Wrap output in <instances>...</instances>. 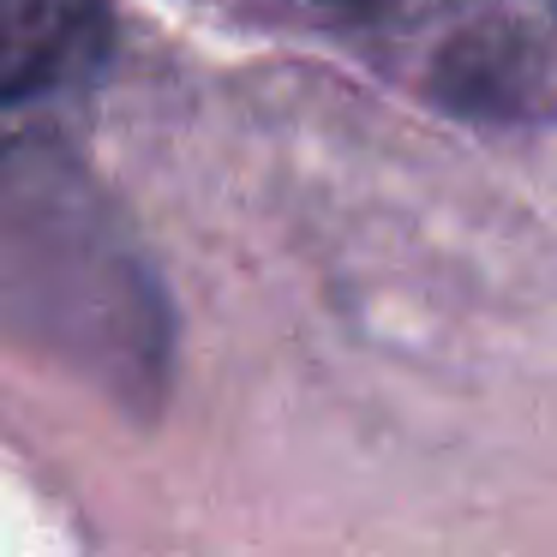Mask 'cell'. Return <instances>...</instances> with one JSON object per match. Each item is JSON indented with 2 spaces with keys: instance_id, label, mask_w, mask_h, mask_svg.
I'll return each instance as SVG.
<instances>
[{
  "instance_id": "obj_3",
  "label": "cell",
  "mask_w": 557,
  "mask_h": 557,
  "mask_svg": "<svg viewBox=\"0 0 557 557\" xmlns=\"http://www.w3.org/2000/svg\"><path fill=\"white\" fill-rule=\"evenodd\" d=\"M318 13H336V18H354V25H372V18H384L396 0H312Z\"/></svg>"
},
{
  "instance_id": "obj_2",
  "label": "cell",
  "mask_w": 557,
  "mask_h": 557,
  "mask_svg": "<svg viewBox=\"0 0 557 557\" xmlns=\"http://www.w3.org/2000/svg\"><path fill=\"white\" fill-rule=\"evenodd\" d=\"M109 0H0V109L97 73Z\"/></svg>"
},
{
  "instance_id": "obj_1",
  "label": "cell",
  "mask_w": 557,
  "mask_h": 557,
  "mask_svg": "<svg viewBox=\"0 0 557 557\" xmlns=\"http://www.w3.org/2000/svg\"><path fill=\"white\" fill-rule=\"evenodd\" d=\"M425 97L473 126H533L557 109V0H449Z\"/></svg>"
}]
</instances>
